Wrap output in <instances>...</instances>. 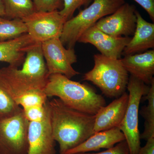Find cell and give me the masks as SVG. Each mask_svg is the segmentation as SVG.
<instances>
[{"label":"cell","instance_id":"8fae6325","mask_svg":"<svg viewBox=\"0 0 154 154\" xmlns=\"http://www.w3.org/2000/svg\"><path fill=\"white\" fill-rule=\"evenodd\" d=\"M131 39L129 37L110 36L94 25L82 34L78 42L90 43L95 46L102 55L119 59Z\"/></svg>","mask_w":154,"mask_h":154},{"label":"cell","instance_id":"277c9868","mask_svg":"<svg viewBox=\"0 0 154 154\" xmlns=\"http://www.w3.org/2000/svg\"><path fill=\"white\" fill-rule=\"evenodd\" d=\"M125 3V0H94L91 5L65 23L60 38L62 43L67 48H74L86 30L100 19L113 14Z\"/></svg>","mask_w":154,"mask_h":154},{"label":"cell","instance_id":"9a60e30c","mask_svg":"<svg viewBox=\"0 0 154 154\" xmlns=\"http://www.w3.org/2000/svg\"><path fill=\"white\" fill-rule=\"evenodd\" d=\"M124 134L119 128L95 133L85 142L68 151L64 154H74L99 151L101 149H109L125 140Z\"/></svg>","mask_w":154,"mask_h":154},{"label":"cell","instance_id":"5bb4252c","mask_svg":"<svg viewBox=\"0 0 154 154\" xmlns=\"http://www.w3.org/2000/svg\"><path fill=\"white\" fill-rule=\"evenodd\" d=\"M122 65L131 75L150 85L154 80V51L125 55L120 58Z\"/></svg>","mask_w":154,"mask_h":154},{"label":"cell","instance_id":"d4e9b609","mask_svg":"<svg viewBox=\"0 0 154 154\" xmlns=\"http://www.w3.org/2000/svg\"><path fill=\"white\" fill-rule=\"evenodd\" d=\"M36 12H52L61 10L63 0H33Z\"/></svg>","mask_w":154,"mask_h":154},{"label":"cell","instance_id":"8992f818","mask_svg":"<svg viewBox=\"0 0 154 154\" xmlns=\"http://www.w3.org/2000/svg\"><path fill=\"white\" fill-rule=\"evenodd\" d=\"M29 124L22 108L13 115L0 116V154H28Z\"/></svg>","mask_w":154,"mask_h":154},{"label":"cell","instance_id":"ac0fdd59","mask_svg":"<svg viewBox=\"0 0 154 154\" xmlns=\"http://www.w3.org/2000/svg\"><path fill=\"white\" fill-rule=\"evenodd\" d=\"M21 70L35 82L45 88L49 75L43 57L41 43H35L27 51Z\"/></svg>","mask_w":154,"mask_h":154},{"label":"cell","instance_id":"9c48e42d","mask_svg":"<svg viewBox=\"0 0 154 154\" xmlns=\"http://www.w3.org/2000/svg\"><path fill=\"white\" fill-rule=\"evenodd\" d=\"M0 88L19 105L28 94L44 90L22 70L10 66L0 69Z\"/></svg>","mask_w":154,"mask_h":154},{"label":"cell","instance_id":"4316f807","mask_svg":"<svg viewBox=\"0 0 154 154\" xmlns=\"http://www.w3.org/2000/svg\"><path fill=\"white\" fill-rule=\"evenodd\" d=\"M148 14L152 21H154V0H134Z\"/></svg>","mask_w":154,"mask_h":154},{"label":"cell","instance_id":"cb8c5ba5","mask_svg":"<svg viewBox=\"0 0 154 154\" xmlns=\"http://www.w3.org/2000/svg\"><path fill=\"white\" fill-rule=\"evenodd\" d=\"M48 101L44 106H34L23 109L25 117L29 122L40 121L47 116L48 112Z\"/></svg>","mask_w":154,"mask_h":154},{"label":"cell","instance_id":"44dd1931","mask_svg":"<svg viewBox=\"0 0 154 154\" xmlns=\"http://www.w3.org/2000/svg\"><path fill=\"white\" fill-rule=\"evenodd\" d=\"M27 32V27L22 20L0 17V42L17 38Z\"/></svg>","mask_w":154,"mask_h":154},{"label":"cell","instance_id":"484cf974","mask_svg":"<svg viewBox=\"0 0 154 154\" xmlns=\"http://www.w3.org/2000/svg\"><path fill=\"white\" fill-rule=\"evenodd\" d=\"M74 154H130L129 150L126 141L116 144L112 148L98 153H79Z\"/></svg>","mask_w":154,"mask_h":154},{"label":"cell","instance_id":"7402d4cb","mask_svg":"<svg viewBox=\"0 0 154 154\" xmlns=\"http://www.w3.org/2000/svg\"><path fill=\"white\" fill-rule=\"evenodd\" d=\"M22 108L0 88V116L13 115Z\"/></svg>","mask_w":154,"mask_h":154},{"label":"cell","instance_id":"603a6c76","mask_svg":"<svg viewBox=\"0 0 154 154\" xmlns=\"http://www.w3.org/2000/svg\"><path fill=\"white\" fill-rule=\"evenodd\" d=\"M93 0H63V8L59 13L66 21L73 17L77 9L88 5Z\"/></svg>","mask_w":154,"mask_h":154},{"label":"cell","instance_id":"5b68a950","mask_svg":"<svg viewBox=\"0 0 154 154\" xmlns=\"http://www.w3.org/2000/svg\"><path fill=\"white\" fill-rule=\"evenodd\" d=\"M150 85L131 75L127 89L128 91V105L125 115L119 128L125 137L130 154H137L141 148L139 130V108L143 97L147 94Z\"/></svg>","mask_w":154,"mask_h":154},{"label":"cell","instance_id":"7a4b0ae2","mask_svg":"<svg viewBox=\"0 0 154 154\" xmlns=\"http://www.w3.org/2000/svg\"><path fill=\"white\" fill-rule=\"evenodd\" d=\"M44 91L48 97L55 96L69 107L91 115L106 105L104 97L91 86L61 74L50 75Z\"/></svg>","mask_w":154,"mask_h":154},{"label":"cell","instance_id":"30bf717a","mask_svg":"<svg viewBox=\"0 0 154 154\" xmlns=\"http://www.w3.org/2000/svg\"><path fill=\"white\" fill-rule=\"evenodd\" d=\"M135 7L125 3L113 14L99 20L95 26L114 37H129L134 34L137 25Z\"/></svg>","mask_w":154,"mask_h":154},{"label":"cell","instance_id":"e0dca14e","mask_svg":"<svg viewBox=\"0 0 154 154\" xmlns=\"http://www.w3.org/2000/svg\"><path fill=\"white\" fill-rule=\"evenodd\" d=\"M137 25L134 36L125 48L124 55L141 53L154 47V24L147 22L138 11H135Z\"/></svg>","mask_w":154,"mask_h":154},{"label":"cell","instance_id":"3957f363","mask_svg":"<svg viewBox=\"0 0 154 154\" xmlns=\"http://www.w3.org/2000/svg\"><path fill=\"white\" fill-rule=\"evenodd\" d=\"M94 60V68L85 74L83 80L93 83L109 98H117L125 93L129 77L120 59L96 54Z\"/></svg>","mask_w":154,"mask_h":154},{"label":"cell","instance_id":"4fadbf2b","mask_svg":"<svg viewBox=\"0 0 154 154\" xmlns=\"http://www.w3.org/2000/svg\"><path fill=\"white\" fill-rule=\"evenodd\" d=\"M128 99V94L125 92L107 106L102 107L95 115L94 134L119 128L125 115Z\"/></svg>","mask_w":154,"mask_h":154},{"label":"cell","instance_id":"6da1fadb","mask_svg":"<svg viewBox=\"0 0 154 154\" xmlns=\"http://www.w3.org/2000/svg\"><path fill=\"white\" fill-rule=\"evenodd\" d=\"M53 136L64 154L94 134L95 116L69 107L59 98L48 101Z\"/></svg>","mask_w":154,"mask_h":154},{"label":"cell","instance_id":"2e32d148","mask_svg":"<svg viewBox=\"0 0 154 154\" xmlns=\"http://www.w3.org/2000/svg\"><path fill=\"white\" fill-rule=\"evenodd\" d=\"M35 43L28 33L14 39L0 42V62L19 68L23 64L27 51Z\"/></svg>","mask_w":154,"mask_h":154},{"label":"cell","instance_id":"f1b7e54d","mask_svg":"<svg viewBox=\"0 0 154 154\" xmlns=\"http://www.w3.org/2000/svg\"><path fill=\"white\" fill-rule=\"evenodd\" d=\"M5 16V7L2 0H0V17H4Z\"/></svg>","mask_w":154,"mask_h":154},{"label":"cell","instance_id":"7c38bea8","mask_svg":"<svg viewBox=\"0 0 154 154\" xmlns=\"http://www.w3.org/2000/svg\"><path fill=\"white\" fill-rule=\"evenodd\" d=\"M55 142L51 131L48 108V113L43 119L29 122L28 154H56Z\"/></svg>","mask_w":154,"mask_h":154},{"label":"cell","instance_id":"ba28073f","mask_svg":"<svg viewBox=\"0 0 154 154\" xmlns=\"http://www.w3.org/2000/svg\"><path fill=\"white\" fill-rule=\"evenodd\" d=\"M27 28V33L36 43L60 38L66 22L59 11L35 12L22 20Z\"/></svg>","mask_w":154,"mask_h":154},{"label":"cell","instance_id":"52a82bcc","mask_svg":"<svg viewBox=\"0 0 154 154\" xmlns=\"http://www.w3.org/2000/svg\"><path fill=\"white\" fill-rule=\"evenodd\" d=\"M41 47L49 75L61 74L71 79L79 74L72 66L77 62L74 48H66L59 38L42 42Z\"/></svg>","mask_w":154,"mask_h":154},{"label":"cell","instance_id":"d6986e66","mask_svg":"<svg viewBox=\"0 0 154 154\" xmlns=\"http://www.w3.org/2000/svg\"><path fill=\"white\" fill-rule=\"evenodd\" d=\"M7 19H23L36 12L33 0H2Z\"/></svg>","mask_w":154,"mask_h":154},{"label":"cell","instance_id":"ffe728a7","mask_svg":"<svg viewBox=\"0 0 154 154\" xmlns=\"http://www.w3.org/2000/svg\"><path fill=\"white\" fill-rule=\"evenodd\" d=\"M143 99L147 100L148 104L140 111V114L145 119L144 129L140 134V138L147 140L154 137V80L150 85L148 92L143 97Z\"/></svg>","mask_w":154,"mask_h":154},{"label":"cell","instance_id":"83f0119b","mask_svg":"<svg viewBox=\"0 0 154 154\" xmlns=\"http://www.w3.org/2000/svg\"><path fill=\"white\" fill-rule=\"evenodd\" d=\"M137 154H154V137L147 140L145 145L140 148Z\"/></svg>","mask_w":154,"mask_h":154}]
</instances>
